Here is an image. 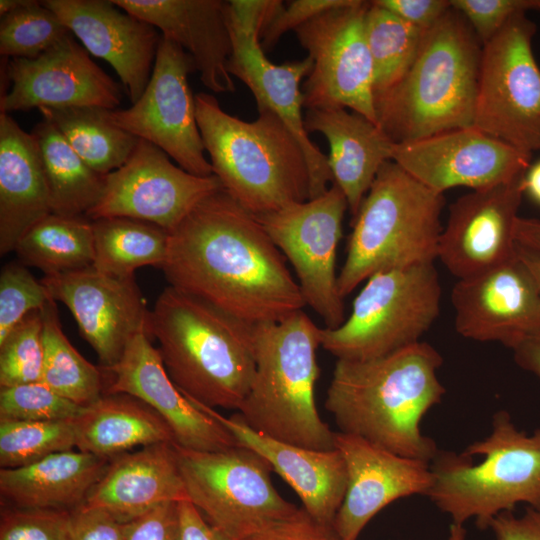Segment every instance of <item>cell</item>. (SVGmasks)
<instances>
[{
    "mask_svg": "<svg viewBox=\"0 0 540 540\" xmlns=\"http://www.w3.org/2000/svg\"><path fill=\"white\" fill-rule=\"evenodd\" d=\"M100 107L40 108L72 149L95 172L107 175L130 157L139 138L111 123Z\"/></svg>",
    "mask_w": 540,
    "mask_h": 540,
    "instance_id": "d6a6232c",
    "label": "cell"
},
{
    "mask_svg": "<svg viewBox=\"0 0 540 540\" xmlns=\"http://www.w3.org/2000/svg\"><path fill=\"white\" fill-rule=\"evenodd\" d=\"M189 400L225 426L240 445L266 459L314 519L333 526L348 480L344 459L337 449L316 450L278 441L251 429L238 413L225 417L214 408Z\"/></svg>",
    "mask_w": 540,
    "mask_h": 540,
    "instance_id": "484cf974",
    "label": "cell"
},
{
    "mask_svg": "<svg viewBox=\"0 0 540 540\" xmlns=\"http://www.w3.org/2000/svg\"><path fill=\"white\" fill-rule=\"evenodd\" d=\"M41 282L55 301L70 310L102 368L116 365L136 335L146 333L153 339L151 310L134 276H114L90 266L44 275Z\"/></svg>",
    "mask_w": 540,
    "mask_h": 540,
    "instance_id": "e0dca14e",
    "label": "cell"
},
{
    "mask_svg": "<svg viewBox=\"0 0 540 540\" xmlns=\"http://www.w3.org/2000/svg\"><path fill=\"white\" fill-rule=\"evenodd\" d=\"M352 0H293L277 10L263 27L260 42L264 51L271 50L288 31H295L317 15L340 6L348 5Z\"/></svg>",
    "mask_w": 540,
    "mask_h": 540,
    "instance_id": "f6af8a7d",
    "label": "cell"
},
{
    "mask_svg": "<svg viewBox=\"0 0 540 540\" xmlns=\"http://www.w3.org/2000/svg\"><path fill=\"white\" fill-rule=\"evenodd\" d=\"M152 338L167 374L189 399L239 410L255 373V325L166 287L151 310Z\"/></svg>",
    "mask_w": 540,
    "mask_h": 540,
    "instance_id": "3957f363",
    "label": "cell"
},
{
    "mask_svg": "<svg viewBox=\"0 0 540 540\" xmlns=\"http://www.w3.org/2000/svg\"><path fill=\"white\" fill-rule=\"evenodd\" d=\"M51 298L26 265L20 261L6 264L0 274V340L27 314L42 310Z\"/></svg>",
    "mask_w": 540,
    "mask_h": 540,
    "instance_id": "b9f144b4",
    "label": "cell"
},
{
    "mask_svg": "<svg viewBox=\"0 0 540 540\" xmlns=\"http://www.w3.org/2000/svg\"><path fill=\"white\" fill-rule=\"evenodd\" d=\"M451 303L456 331L470 340L509 347L540 328V289L517 248L500 265L457 280Z\"/></svg>",
    "mask_w": 540,
    "mask_h": 540,
    "instance_id": "44dd1931",
    "label": "cell"
},
{
    "mask_svg": "<svg viewBox=\"0 0 540 540\" xmlns=\"http://www.w3.org/2000/svg\"><path fill=\"white\" fill-rule=\"evenodd\" d=\"M482 44L452 6L423 34L404 76L374 94L376 123L404 143L474 126Z\"/></svg>",
    "mask_w": 540,
    "mask_h": 540,
    "instance_id": "277c9868",
    "label": "cell"
},
{
    "mask_svg": "<svg viewBox=\"0 0 540 540\" xmlns=\"http://www.w3.org/2000/svg\"><path fill=\"white\" fill-rule=\"evenodd\" d=\"M444 193L419 182L397 163L383 164L357 214L338 274L344 298L375 273L437 259Z\"/></svg>",
    "mask_w": 540,
    "mask_h": 540,
    "instance_id": "ba28073f",
    "label": "cell"
},
{
    "mask_svg": "<svg viewBox=\"0 0 540 540\" xmlns=\"http://www.w3.org/2000/svg\"><path fill=\"white\" fill-rule=\"evenodd\" d=\"M129 14L160 30L162 36L186 51L203 85L215 93L235 91L227 69L232 42L227 1L112 0Z\"/></svg>",
    "mask_w": 540,
    "mask_h": 540,
    "instance_id": "d4e9b609",
    "label": "cell"
},
{
    "mask_svg": "<svg viewBox=\"0 0 540 540\" xmlns=\"http://www.w3.org/2000/svg\"><path fill=\"white\" fill-rule=\"evenodd\" d=\"M128 540H180L178 502H166L128 522Z\"/></svg>",
    "mask_w": 540,
    "mask_h": 540,
    "instance_id": "c3c4849f",
    "label": "cell"
},
{
    "mask_svg": "<svg viewBox=\"0 0 540 540\" xmlns=\"http://www.w3.org/2000/svg\"><path fill=\"white\" fill-rule=\"evenodd\" d=\"M334 447L345 462L347 489L333 522L340 540H357L383 508L400 498L427 496L430 463L397 455L361 436L334 432Z\"/></svg>",
    "mask_w": 540,
    "mask_h": 540,
    "instance_id": "7402d4cb",
    "label": "cell"
},
{
    "mask_svg": "<svg viewBox=\"0 0 540 540\" xmlns=\"http://www.w3.org/2000/svg\"><path fill=\"white\" fill-rule=\"evenodd\" d=\"M347 210L345 195L332 183L318 197L254 215L293 267L306 305L325 328H336L346 319L336 256Z\"/></svg>",
    "mask_w": 540,
    "mask_h": 540,
    "instance_id": "4fadbf2b",
    "label": "cell"
},
{
    "mask_svg": "<svg viewBox=\"0 0 540 540\" xmlns=\"http://www.w3.org/2000/svg\"><path fill=\"white\" fill-rule=\"evenodd\" d=\"M467 532L463 525L452 523L447 540H466Z\"/></svg>",
    "mask_w": 540,
    "mask_h": 540,
    "instance_id": "680465c9",
    "label": "cell"
},
{
    "mask_svg": "<svg viewBox=\"0 0 540 540\" xmlns=\"http://www.w3.org/2000/svg\"><path fill=\"white\" fill-rule=\"evenodd\" d=\"M196 119L213 174L223 190L253 215L310 199L305 154L270 110L243 121L225 112L216 97L195 96Z\"/></svg>",
    "mask_w": 540,
    "mask_h": 540,
    "instance_id": "5b68a950",
    "label": "cell"
},
{
    "mask_svg": "<svg viewBox=\"0 0 540 540\" xmlns=\"http://www.w3.org/2000/svg\"><path fill=\"white\" fill-rule=\"evenodd\" d=\"M187 499L174 442L112 458L83 504L130 522L166 502Z\"/></svg>",
    "mask_w": 540,
    "mask_h": 540,
    "instance_id": "4316f807",
    "label": "cell"
},
{
    "mask_svg": "<svg viewBox=\"0 0 540 540\" xmlns=\"http://www.w3.org/2000/svg\"><path fill=\"white\" fill-rule=\"evenodd\" d=\"M442 363L424 341L370 360H337L325 408L341 432L431 463L439 449L420 424L446 393L437 375Z\"/></svg>",
    "mask_w": 540,
    "mask_h": 540,
    "instance_id": "7a4b0ae2",
    "label": "cell"
},
{
    "mask_svg": "<svg viewBox=\"0 0 540 540\" xmlns=\"http://www.w3.org/2000/svg\"><path fill=\"white\" fill-rule=\"evenodd\" d=\"M410 25L426 31L450 8V0H374Z\"/></svg>",
    "mask_w": 540,
    "mask_h": 540,
    "instance_id": "681fc988",
    "label": "cell"
},
{
    "mask_svg": "<svg viewBox=\"0 0 540 540\" xmlns=\"http://www.w3.org/2000/svg\"><path fill=\"white\" fill-rule=\"evenodd\" d=\"M517 253L532 273L540 289V256L518 244Z\"/></svg>",
    "mask_w": 540,
    "mask_h": 540,
    "instance_id": "9f6ffc18",
    "label": "cell"
},
{
    "mask_svg": "<svg viewBox=\"0 0 540 540\" xmlns=\"http://www.w3.org/2000/svg\"><path fill=\"white\" fill-rule=\"evenodd\" d=\"M425 31L370 1L364 33L373 68L374 94L397 83L412 65Z\"/></svg>",
    "mask_w": 540,
    "mask_h": 540,
    "instance_id": "8d00e7d4",
    "label": "cell"
},
{
    "mask_svg": "<svg viewBox=\"0 0 540 540\" xmlns=\"http://www.w3.org/2000/svg\"><path fill=\"white\" fill-rule=\"evenodd\" d=\"M222 189L214 174L193 175L173 164L159 147L139 139L128 160L105 175L101 197L86 216L138 219L170 233L200 202Z\"/></svg>",
    "mask_w": 540,
    "mask_h": 540,
    "instance_id": "2e32d148",
    "label": "cell"
},
{
    "mask_svg": "<svg viewBox=\"0 0 540 540\" xmlns=\"http://www.w3.org/2000/svg\"><path fill=\"white\" fill-rule=\"evenodd\" d=\"M169 286L250 324L306 306L287 260L257 218L223 189L169 233L161 269Z\"/></svg>",
    "mask_w": 540,
    "mask_h": 540,
    "instance_id": "6da1fadb",
    "label": "cell"
},
{
    "mask_svg": "<svg viewBox=\"0 0 540 540\" xmlns=\"http://www.w3.org/2000/svg\"><path fill=\"white\" fill-rule=\"evenodd\" d=\"M31 133L46 179L51 213L87 215L101 197L105 175L90 168L47 118L42 117Z\"/></svg>",
    "mask_w": 540,
    "mask_h": 540,
    "instance_id": "1f68e13d",
    "label": "cell"
},
{
    "mask_svg": "<svg viewBox=\"0 0 540 540\" xmlns=\"http://www.w3.org/2000/svg\"><path fill=\"white\" fill-rule=\"evenodd\" d=\"M365 282L349 317L320 328V346L337 360H370L419 342L439 316L434 262L381 271Z\"/></svg>",
    "mask_w": 540,
    "mask_h": 540,
    "instance_id": "9c48e42d",
    "label": "cell"
},
{
    "mask_svg": "<svg viewBox=\"0 0 540 540\" xmlns=\"http://www.w3.org/2000/svg\"><path fill=\"white\" fill-rule=\"evenodd\" d=\"M524 193L540 205V160L529 166L524 175Z\"/></svg>",
    "mask_w": 540,
    "mask_h": 540,
    "instance_id": "11a10c76",
    "label": "cell"
},
{
    "mask_svg": "<svg viewBox=\"0 0 540 540\" xmlns=\"http://www.w3.org/2000/svg\"><path fill=\"white\" fill-rule=\"evenodd\" d=\"M516 243L540 256V219L518 217L515 224Z\"/></svg>",
    "mask_w": 540,
    "mask_h": 540,
    "instance_id": "db71d44e",
    "label": "cell"
},
{
    "mask_svg": "<svg viewBox=\"0 0 540 540\" xmlns=\"http://www.w3.org/2000/svg\"><path fill=\"white\" fill-rule=\"evenodd\" d=\"M70 33L42 1L28 0L1 17L0 53L6 57L34 59Z\"/></svg>",
    "mask_w": 540,
    "mask_h": 540,
    "instance_id": "f35d334b",
    "label": "cell"
},
{
    "mask_svg": "<svg viewBox=\"0 0 540 540\" xmlns=\"http://www.w3.org/2000/svg\"><path fill=\"white\" fill-rule=\"evenodd\" d=\"M369 5L370 1L352 0L295 30L313 61L302 88L306 110L351 109L376 123L373 68L364 33Z\"/></svg>",
    "mask_w": 540,
    "mask_h": 540,
    "instance_id": "5bb4252c",
    "label": "cell"
},
{
    "mask_svg": "<svg viewBox=\"0 0 540 540\" xmlns=\"http://www.w3.org/2000/svg\"><path fill=\"white\" fill-rule=\"evenodd\" d=\"M180 540H234L211 525L188 500L178 502Z\"/></svg>",
    "mask_w": 540,
    "mask_h": 540,
    "instance_id": "816d5d0a",
    "label": "cell"
},
{
    "mask_svg": "<svg viewBox=\"0 0 540 540\" xmlns=\"http://www.w3.org/2000/svg\"><path fill=\"white\" fill-rule=\"evenodd\" d=\"M95 57L108 62L135 103L152 74L162 35L149 23L107 0H45Z\"/></svg>",
    "mask_w": 540,
    "mask_h": 540,
    "instance_id": "cb8c5ba5",
    "label": "cell"
},
{
    "mask_svg": "<svg viewBox=\"0 0 540 540\" xmlns=\"http://www.w3.org/2000/svg\"><path fill=\"white\" fill-rule=\"evenodd\" d=\"M146 333L136 335L119 362L104 369V393H126L153 408L170 427L174 443L197 451H222L240 445L220 422L196 407L173 383L160 353Z\"/></svg>",
    "mask_w": 540,
    "mask_h": 540,
    "instance_id": "603a6c76",
    "label": "cell"
},
{
    "mask_svg": "<svg viewBox=\"0 0 540 540\" xmlns=\"http://www.w3.org/2000/svg\"><path fill=\"white\" fill-rule=\"evenodd\" d=\"M83 409L40 381L0 389V420H73Z\"/></svg>",
    "mask_w": 540,
    "mask_h": 540,
    "instance_id": "60d3db41",
    "label": "cell"
},
{
    "mask_svg": "<svg viewBox=\"0 0 540 540\" xmlns=\"http://www.w3.org/2000/svg\"><path fill=\"white\" fill-rule=\"evenodd\" d=\"M283 3L280 0L227 1L232 42L227 69L231 76L247 85L258 110L274 112L297 139L308 165L311 199L322 195L333 183L328 159L310 140L302 115L300 83L311 72L313 61L307 56L275 64L266 57L260 42L263 27Z\"/></svg>",
    "mask_w": 540,
    "mask_h": 540,
    "instance_id": "8fae6325",
    "label": "cell"
},
{
    "mask_svg": "<svg viewBox=\"0 0 540 540\" xmlns=\"http://www.w3.org/2000/svg\"><path fill=\"white\" fill-rule=\"evenodd\" d=\"M15 252L22 264L44 275L90 267L95 256L92 221L50 213L25 233Z\"/></svg>",
    "mask_w": 540,
    "mask_h": 540,
    "instance_id": "e575fe53",
    "label": "cell"
},
{
    "mask_svg": "<svg viewBox=\"0 0 540 540\" xmlns=\"http://www.w3.org/2000/svg\"><path fill=\"white\" fill-rule=\"evenodd\" d=\"M110 460L72 449L1 469L0 494L17 508L71 511L85 502Z\"/></svg>",
    "mask_w": 540,
    "mask_h": 540,
    "instance_id": "f546056e",
    "label": "cell"
},
{
    "mask_svg": "<svg viewBox=\"0 0 540 540\" xmlns=\"http://www.w3.org/2000/svg\"><path fill=\"white\" fill-rule=\"evenodd\" d=\"M304 124L308 133L327 139L333 184L345 195L353 218L379 170L391 160L395 143L376 123L345 108L307 109Z\"/></svg>",
    "mask_w": 540,
    "mask_h": 540,
    "instance_id": "83f0119b",
    "label": "cell"
},
{
    "mask_svg": "<svg viewBox=\"0 0 540 540\" xmlns=\"http://www.w3.org/2000/svg\"><path fill=\"white\" fill-rule=\"evenodd\" d=\"M76 448L112 459L135 447L174 442L166 421L148 404L126 393H103L74 419Z\"/></svg>",
    "mask_w": 540,
    "mask_h": 540,
    "instance_id": "4dcf8cb0",
    "label": "cell"
},
{
    "mask_svg": "<svg viewBox=\"0 0 540 540\" xmlns=\"http://www.w3.org/2000/svg\"><path fill=\"white\" fill-rule=\"evenodd\" d=\"M175 448L187 499L234 540H245L298 509L275 489L269 462L245 446L222 451Z\"/></svg>",
    "mask_w": 540,
    "mask_h": 540,
    "instance_id": "30bf717a",
    "label": "cell"
},
{
    "mask_svg": "<svg viewBox=\"0 0 540 540\" xmlns=\"http://www.w3.org/2000/svg\"><path fill=\"white\" fill-rule=\"evenodd\" d=\"M537 25L515 14L482 46L474 127L521 151H540V66L532 49Z\"/></svg>",
    "mask_w": 540,
    "mask_h": 540,
    "instance_id": "7c38bea8",
    "label": "cell"
},
{
    "mask_svg": "<svg viewBox=\"0 0 540 540\" xmlns=\"http://www.w3.org/2000/svg\"><path fill=\"white\" fill-rule=\"evenodd\" d=\"M6 75L11 88L1 96V113L81 106L116 110L121 104L118 85L72 33L37 58H12Z\"/></svg>",
    "mask_w": 540,
    "mask_h": 540,
    "instance_id": "ffe728a7",
    "label": "cell"
},
{
    "mask_svg": "<svg viewBox=\"0 0 540 540\" xmlns=\"http://www.w3.org/2000/svg\"><path fill=\"white\" fill-rule=\"evenodd\" d=\"M319 346L320 327L303 310L255 325V373L237 412L246 425L296 446L335 449L315 404Z\"/></svg>",
    "mask_w": 540,
    "mask_h": 540,
    "instance_id": "8992f818",
    "label": "cell"
},
{
    "mask_svg": "<svg viewBox=\"0 0 540 540\" xmlns=\"http://www.w3.org/2000/svg\"><path fill=\"white\" fill-rule=\"evenodd\" d=\"M245 540H340L333 526L314 519L303 507Z\"/></svg>",
    "mask_w": 540,
    "mask_h": 540,
    "instance_id": "7dc6e473",
    "label": "cell"
},
{
    "mask_svg": "<svg viewBox=\"0 0 540 540\" xmlns=\"http://www.w3.org/2000/svg\"><path fill=\"white\" fill-rule=\"evenodd\" d=\"M531 156L472 126L395 143L391 160L444 193L454 187L479 190L509 182L526 173Z\"/></svg>",
    "mask_w": 540,
    "mask_h": 540,
    "instance_id": "ac0fdd59",
    "label": "cell"
},
{
    "mask_svg": "<svg viewBox=\"0 0 540 540\" xmlns=\"http://www.w3.org/2000/svg\"><path fill=\"white\" fill-rule=\"evenodd\" d=\"M41 312L44 356L40 382L80 406L93 403L106 388L101 369L87 361L65 336L53 298Z\"/></svg>",
    "mask_w": 540,
    "mask_h": 540,
    "instance_id": "d590c367",
    "label": "cell"
},
{
    "mask_svg": "<svg viewBox=\"0 0 540 540\" xmlns=\"http://www.w3.org/2000/svg\"><path fill=\"white\" fill-rule=\"evenodd\" d=\"M488 528L496 540H540V508L527 506L521 516L513 511L500 513Z\"/></svg>",
    "mask_w": 540,
    "mask_h": 540,
    "instance_id": "f907efd6",
    "label": "cell"
},
{
    "mask_svg": "<svg viewBox=\"0 0 540 540\" xmlns=\"http://www.w3.org/2000/svg\"><path fill=\"white\" fill-rule=\"evenodd\" d=\"M28 0H1L0 1V15L1 17L23 5H25Z\"/></svg>",
    "mask_w": 540,
    "mask_h": 540,
    "instance_id": "6f0895ef",
    "label": "cell"
},
{
    "mask_svg": "<svg viewBox=\"0 0 540 540\" xmlns=\"http://www.w3.org/2000/svg\"><path fill=\"white\" fill-rule=\"evenodd\" d=\"M508 348L519 367L540 379V328L515 340Z\"/></svg>",
    "mask_w": 540,
    "mask_h": 540,
    "instance_id": "f5cc1de1",
    "label": "cell"
},
{
    "mask_svg": "<svg viewBox=\"0 0 540 540\" xmlns=\"http://www.w3.org/2000/svg\"><path fill=\"white\" fill-rule=\"evenodd\" d=\"M51 213L36 141L0 113V255L15 251L25 233Z\"/></svg>",
    "mask_w": 540,
    "mask_h": 540,
    "instance_id": "f1b7e54d",
    "label": "cell"
},
{
    "mask_svg": "<svg viewBox=\"0 0 540 540\" xmlns=\"http://www.w3.org/2000/svg\"><path fill=\"white\" fill-rule=\"evenodd\" d=\"M524 175L472 190L449 206L437 259L458 280L485 272L516 254L515 224L525 194Z\"/></svg>",
    "mask_w": 540,
    "mask_h": 540,
    "instance_id": "d6986e66",
    "label": "cell"
},
{
    "mask_svg": "<svg viewBox=\"0 0 540 540\" xmlns=\"http://www.w3.org/2000/svg\"><path fill=\"white\" fill-rule=\"evenodd\" d=\"M42 312L27 314L0 340V387L39 382L43 367Z\"/></svg>",
    "mask_w": 540,
    "mask_h": 540,
    "instance_id": "ab89813d",
    "label": "cell"
},
{
    "mask_svg": "<svg viewBox=\"0 0 540 540\" xmlns=\"http://www.w3.org/2000/svg\"><path fill=\"white\" fill-rule=\"evenodd\" d=\"M191 56L162 36L150 80L141 97L127 109L107 110L108 120L132 135L151 142L185 171L213 175L196 119L189 73Z\"/></svg>",
    "mask_w": 540,
    "mask_h": 540,
    "instance_id": "9a60e30c",
    "label": "cell"
},
{
    "mask_svg": "<svg viewBox=\"0 0 540 540\" xmlns=\"http://www.w3.org/2000/svg\"><path fill=\"white\" fill-rule=\"evenodd\" d=\"M429 499L452 523L474 519L486 529L518 504L540 508V429L519 430L511 415H493L491 433L458 454L439 451L430 463Z\"/></svg>",
    "mask_w": 540,
    "mask_h": 540,
    "instance_id": "52a82bcc",
    "label": "cell"
},
{
    "mask_svg": "<svg viewBox=\"0 0 540 540\" xmlns=\"http://www.w3.org/2000/svg\"><path fill=\"white\" fill-rule=\"evenodd\" d=\"M92 221L94 235L93 267L100 272L134 276L136 269H161L168 250L169 233L142 220L127 217L99 218Z\"/></svg>",
    "mask_w": 540,
    "mask_h": 540,
    "instance_id": "836d02e7",
    "label": "cell"
},
{
    "mask_svg": "<svg viewBox=\"0 0 540 540\" xmlns=\"http://www.w3.org/2000/svg\"><path fill=\"white\" fill-rule=\"evenodd\" d=\"M69 511L53 509H4L0 540H67Z\"/></svg>",
    "mask_w": 540,
    "mask_h": 540,
    "instance_id": "7bdbcfd3",
    "label": "cell"
},
{
    "mask_svg": "<svg viewBox=\"0 0 540 540\" xmlns=\"http://www.w3.org/2000/svg\"><path fill=\"white\" fill-rule=\"evenodd\" d=\"M533 10L540 12V0H534Z\"/></svg>",
    "mask_w": 540,
    "mask_h": 540,
    "instance_id": "91938a15",
    "label": "cell"
},
{
    "mask_svg": "<svg viewBox=\"0 0 540 540\" xmlns=\"http://www.w3.org/2000/svg\"><path fill=\"white\" fill-rule=\"evenodd\" d=\"M482 44L489 42L519 12L533 10L534 0H450Z\"/></svg>",
    "mask_w": 540,
    "mask_h": 540,
    "instance_id": "ee69618b",
    "label": "cell"
},
{
    "mask_svg": "<svg viewBox=\"0 0 540 540\" xmlns=\"http://www.w3.org/2000/svg\"><path fill=\"white\" fill-rule=\"evenodd\" d=\"M76 447L73 420H0V466H26L57 452Z\"/></svg>",
    "mask_w": 540,
    "mask_h": 540,
    "instance_id": "74e56055",
    "label": "cell"
},
{
    "mask_svg": "<svg viewBox=\"0 0 540 540\" xmlns=\"http://www.w3.org/2000/svg\"><path fill=\"white\" fill-rule=\"evenodd\" d=\"M67 540H128V522L102 508L81 504L69 511Z\"/></svg>",
    "mask_w": 540,
    "mask_h": 540,
    "instance_id": "bcb514c9",
    "label": "cell"
}]
</instances>
